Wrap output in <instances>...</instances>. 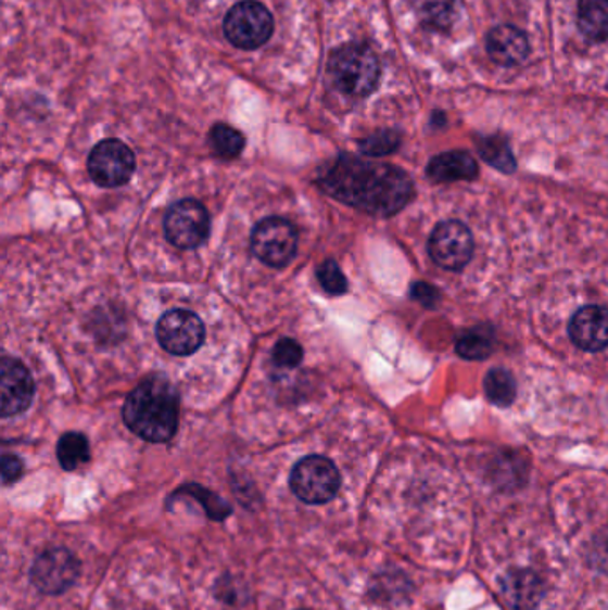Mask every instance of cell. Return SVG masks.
<instances>
[{"label": "cell", "instance_id": "14", "mask_svg": "<svg viewBox=\"0 0 608 610\" xmlns=\"http://www.w3.org/2000/svg\"><path fill=\"white\" fill-rule=\"evenodd\" d=\"M487 52L491 60L498 65H519L529 55V40H527L523 30H519L518 27H494L487 36Z\"/></svg>", "mask_w": 608, "mask_h": 610}, {"label": "cell", "instance_id": "15", "mask_svg": "<svg viewBox=\"0 0 608 610\" xmlns=\"http://www.w3.org/2000/svg\"><path fill=\"white\" fill-rule=\"evenodd\" d=\"M427 176L435 182H455V180H473L479 177V165L468 152H443L430 160Z\"/></svg>", "mask_w": 608, "mask_h": 610}, {"label": "cell", "instance_id": "9", "mask_svg": "<svg viewBox=\"0 0 608 610\" xmlns=\"http://www.w3.org/2000/svg\"><path fill=\"white\" fill-rule=\"evenodd\" d=\"M210 213L200 202L186 201L172 205L165 218L166 238L177 249L191 251L202 245L210 236Z\"/></svg>", "mask_w": 608, "mask_h": 610}, {"label": "cell", "instance_id": "18", "mask_svg": "<svg viewBox=\"0 0 608 610\" xmlns=\"http://www.w3.org/2000/svg\"><path fill=\"white\" fill-rule=\"evenodd\" d=\"M414 8L427 29L443 33L454 24L455 0H414Z\"/></svg>", "mask_w": 608, "mask_h": 610}, {"label": "cell", "instance_id": "19", "mask_svg": "<svg viewBox=\"0 0 608 610\" xmlns=\"http://www.w3.org/2000/svg\"><path fill=\"white\" fill-rule=\"evenodd\" d=\"M493 329L487 326L473 327L464 331L457 340V354L468 360H484L493 354Z\"/></svg>", "mask_w": 608, "mask_h": 610}, {"label": "cell", "instance_id": "10", "mask_svg": "<svg viewBox=\"0 0 608 610\" xmlns=\"http://www.w3.org/2000/svg\"><path fill=\"white\" fill-rule=\"evenodd\" d=\"M155 334L166 352L174 356H191L204 343L205 327L195 313L174 309L161 316Z\"/></svg>", "mask_w": 608, "mask_h": 610}, {"label": "cell", "instance_id": "22", "mask_svg": "<svg viewBox=\"0 0 608 610\" xmlns=\"http://www.w3.org/2000/svg\"><path fill=\"white\" fill-rule=\"evenodd\" d=\"M58 459L63 470L74 471L90 460V443L80 432H66L58 443Z\"/></svg>", "mask_w": 608, "mask_h": 610}, {"label": "cell", "instance_id": "21", "mask_svg": "<svg viewBox=\"0 0 608 610\" xmlns=\"http://www.w3.org/2000/svg\"><path fill=\"white\" fill-rule=\"evenodd\" d=\"M485 395L494 406L509 407L518 396V384L512 373L505 368H493L484 379Z\"/></svg>", "mask_w": 608, "mask_h": 610}, {"label": "cell", "instance_id": "1", "mask_svg": "<svg viewBox=\"0 0 608 610\" xmlns=\"http://www.w3.org/2000/svg\"><path fill=\"white\" fill-rule=\"evenodd\" d=\"M316 182L335 201L382 218L396 215L414 199L413 180L402 168L350 154L327 166Z\"/></svg>", "mask_w": 608, "mask_h": 610}, {"label": "cell", "instance_id": "6", "mask_svg": "<svg viewBox=\"0 0 608 610\" xmlns=\"http://www.w3.org/2000/svg\"><path fill=\"white\" fill-rule=\"evenodd\" d=\"M474 252L471 230L459 220H444L435 226L429 240V254L444 270L459 271L468 265Z\"/></svg>", "mask_w": 608, "mask_h": 610}, {"label": "cell", "instance_id": "27", "mask_svg": "<svg viewBox=\"0 0 608 610\" xmlns=\"http://www.w3.org/2000/svg\"><path fill=\"white\" fill-rule=\"evenodd\" d=\"M304 359V351L302 346L290 338H284L280 340L277 345L274 346V363L280 368H296L300 366Z\"/></svg>", "mask_w": 608, "mask_h": 610}, {"label": "cell", "instance_id": "11", "mask_svg": "<svg viewBox=\"0 0 608 610\" xmlns=\"http://www.w3.org/2000/svg\"><path fill=\"white\" fill-rule=\"evenodd\" d=\"M79 576V560L65 548H52L41 554L30 570V582L46 595H61Z\"/></svg>", "mask_w": 608, "mask_h": 610}, {"label": "cell", "instance_id": "20", "mask_svg": "<svg viewBox=\"0 0 608 610\" xmlns=\"http://www.w3.org/2000/svg\"><path fill=\"white\" fill-rule=\"evenodd\" d=\"M480 155L487 165L494 166L496 170L504 174H512L516 170V157L510 151L509 141L504 136H482L477 140Z\"/></svg>", "mask_w": 608, "mask_h": 610}, {"label": "cell", "instance_id": "28", "mask_svg": "<svg viewBox=\"0 0 608 610\" xmlns=\"http://www.w3.org/2000/svg\"><path fill=\"white\" fill-rule=\"evenodd\" d=\"M410 296L425 307H435L441 301V293H439L438 288L427 284V282H416L410 288Z\"/></svg>", "mask_w": 608, "mask_h": 610}, {"label": "cell", "instance_id": "29", "mask_svg": "<svg viewBox=\"0 0 608 610\" xmlns=\"http://www.w3.org/2000/svg\"><path fill=\"white\" fill-rule=\"evenodd\" d=\"M22 471H24V465L18 457L10 456V454L2 456V481H4V484L18 481Z\"/></svg>", "mask_w": 608, "mask_h": 610}, {"label": "cell", "instance_id": "2", "mask_svg": "<svg viewBox=\"0 0 608 610\" xmlns=\"http://www.w3.org/2000/svg\"><path fill=\"white\" fill-rule=\"evenodd\" d=\"M179 393L166 377H149L124 406L125 425L149 443H166L179 427Z\"/></svg>", "mask_w": 608, "mask_h": 610}, {"label": "cell", "instance_id": "26", "mask_svg": "<svg viewBox=\"0 0 608 610\" xmlns=\"http://www.w3.org/2000/svg\"><path fill=\"white\" fill-rule=\"evenodd\" d=\"M318 282L330 295H343L349 290V280L344 277L335 260H325L316 270Z\"/></svg>", "mask_w": 608, "mask_h": 610}, {"label": "cell", "instance_id": "17", "mask_svg": "<svg viewBox=\"0 0 608 610\" xmlns=\"http://www.w3.org/2000/svg\"><path fill=\"white\" fill-rule=\"evenodd\" d=\"M579 29L591 41L608 40V0H580Z\"/></svg>", "mask_w": 608, "mask_h": 610}, {"label": "cell", "instance_id": "4", "mask_svg": "<svg viewBox=\"0 0 608 610\" xmlns=\"http://www.w3.org/2000/svg\"><path fill=\"white\" fill-rule=\"evenodd\" d=\"M225 38L243 51L265 46L274 35V16L257 0H243L230 8L224 21Z\"/></svg>", "mask_w": 608, "mask_h": 610}, {"label": "cell", "instance_id": "12", "mask_svg": "<svg viewBox=\"0 0 608 610\" xmlns=\"http://www.w3.org/2000/svg\"><path fill=\"white\" fill-rule=\"evenodd\" d=\"M35 381L21 360L4 357L0 365V416L21 415L33 402Z\"/></svg>", "mask_w": 608, "mask_h": 610}, {"label": "cell", "instance_id": "13", "mask_svg": "<svg viewBox=\"0 0 608 610\" xmlns=\"http://www.w3.org/2000/svg\"><path fill=\"white\" fill-rule=\"evenodd\" d=\"M569 338L585 352H601L608 346V309L585 305L569 321Z\"/></svg>", "mask_w": 608, "mask_h": 610}, {"label": "cell", "instance_id": "24", "mask_svg": "<svg viewBox=\"0 0 608 610\" xmlns=\"http://www.w3.org/2000/svg\"><path fill=\"white\" fill-rule=\"evenodd\" d=\"M400 141H402V138L396 130H379V132H375V135L368 136L366 140L360 141L359 145L363 154L382 157V155L396 151Z\"/></svg>", "mask_w": 608, "mask_h": 610}, {"label": "cell", "instance_id": "8", "mask_svg": "<svg viewBox=\"0 0 608 610\" xmlns=\"http://www.w3.org/2000/svg\"><path fill=\"white\" fill-rule=\"evenodd\" d=\"M135 170V152L121 140L100 141L88 157L90 177L102 188L127 185Z\"/></svg>", "mask_w": 608, "mask_h": 610}, {"label": "cell", "instance_id": "25", "mask_svg": "<svg viewBox=\"0 0 608 610\" xmlns=\"http://www.w3.org/2000/svg\"><path fill=\"white\" fill-rule=\"evenodd\" d=\"M179 493H186V495L193 496L195 500L202 501L205 512H207L213 520H224V518L230 514V507L227 506L218 495L204 490V487H200V485H186Z\"/></svg>", "mask_w": 608, "mask_h": 610}, {"label": "cell", "instance_id": "7", "mask_svg": "<svg viewBox=\"0 0 608 610\" xmlns=\"http://www.w3.org/2000/svg\"><path fill=\"white\" fill-rule=\"evenodd\" d=\"M299 246V234L291 221L284 218H265L252 232V251L265 265L286 266L293 259Z\"/></svg>", "mask_w": 608, "mask_h": 610}, {"label": "cell", "instance_id": "3", "mask_svg": "<svg viewBox=\"0 0 608 610\" xmlns=\"http://www.w3.org/2000/svg\"><path fill=\"white\" fill-rule=\"evenodd\" d=\"M327 77L330 85L344 96L365 99L379 86V58L368 46L346 43L330 54Z\"/></svg>", "mask_w": 608, "mask_h": 610}, {"label": "cell", "instance_id": "16", "mask_svg": "<svg viewBox=\"0 0 608 610\" xmlns=\"http://www.w3.org/2000/svg\"><path fill=\"white\" fill-rule=\"evenodd\" d=\"M504 590L507 600L516 609L524 610L535 606V601L541 598V593H543V585H541L539 576L532 571L518 570L507 575Z\"/></svg>", "mask_w": 608, "mask_h": 610}, {"label": "cell", "instance_id": "23", "mask_svg": "<svg viewBox=\"0 0 608 610\" xmlns=\"http://www.w3.org/2000/svg\"><path fill=\"white\" fill-rule=\"evenodd\" d=\"M210 141L213 151L225 160L238 157L244 149V136L240 130H236L235 127L227 126V124H216L211 129Z\"/></svg>", "mask_w": 608, "mask_h": 610}, {"label": "cell", "instance_id": "5", "mask_svg": "<svg viewBox=\"0 0 608 610\" xmlns=\"http://www.w3.org/2000/svg\"><path fill=\"white\" fill-rule=\"evenodd\" d=\"M290 485L300 500L311 506H319L338 495L341 485L340 471L327 457H305L296 462L291 471Z\"/></svg>", "mask_w": 608, "mask_h": 610}]
</instances>
